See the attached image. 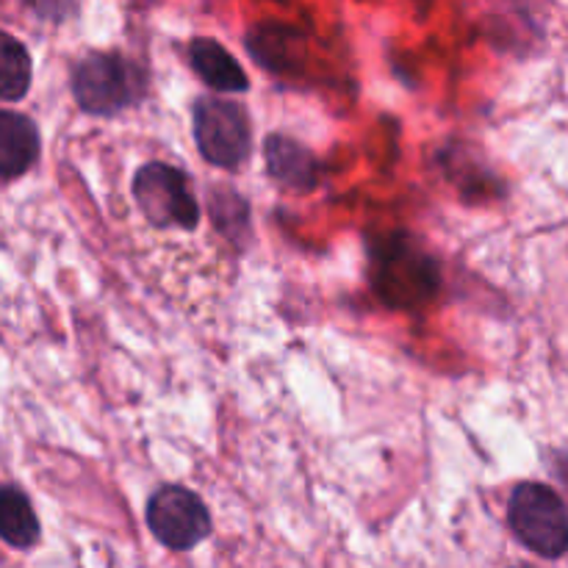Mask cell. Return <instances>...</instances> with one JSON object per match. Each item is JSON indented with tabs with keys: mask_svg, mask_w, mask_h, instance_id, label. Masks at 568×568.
I'll use <instances>...</instances> for the list:
<instances>
[{
	"mask_svg": "<svg viewBox=\"0 0 568 568\" xmlns=\"http://www.w3.org/2000/svg\"><path fill=\"white\" fill-rule=\"evenodd\" d=\"M144 72L120 53H89L72 72V94L87 114H120L144 94Z\"/></svg>",
	"mask_w": 568,
	"mask_h": 568,
	"instance_id": "obj_2",
	"label": "cell"
},
{
	"mask_svg": "<svg viewBox=\"0 0 568 568\" xmlns=\"http://www.w3.org/2000/svg\"><path fill=\"white\" fill-rule=\"evenodd\" d=\"M31 55H28L26 44L14 39L11 33L0 31V100L6 103H17L28 94L31 87Z\"/></svg>",
	"mask_w": 568,
	"mask_h": 568,
	"instance_id": "obj_11",
	"label": "cell"
},
{
	"mask_svg": "<svg viewBox=\"0 0 568 568\" xmlns=\"http://www.w3.org/2000/svg\"><path fill=\"white\" fill-rule=\"evenodd\" d=\"M150 532L164 544L166 549L186 552L211 532V516L203 499L181 486H161L150 497L148 505Z\"/></svg>",
	"mask_w": 568,
	"mask_h": 568,
	"instance_id": "obj_6",
	"label": "cell"
},
{
	"mask_svg": "<svg viewBox=\"0 0 568 568\" xmlns=\"http://www.w3.org/2000/svg\"><path fill=\"white\" fill-rule=\"evenodd\" d=\"M194 72L216 92H244L250 87L247 72L236 59L214 39H194L189 48Z\"/></svg>",
	"mask_w": 568,
	"mask_h": 568,
	"instance_id": "obj_9",
	"label": "cell"
},
{
	"mask_svg": "<svg viewBox=\"0 0 568 568\" xmlns=\"http://www.w3.org/2000/svg\"><path fill=\"white\" fill-rule=\"evenodd\" d=\"M264 150L270 175L277 183L297 189V192H311L316 186V181H320V161L311 155L308 148H303L294 139L281 136V133H272V136H266Z\"/></svg>",
	"mask_w": 568,
	"mask_h": 568,
	"instance_id": "obj_7",
	"label": "cell"
},
{
	"mask_svg": "<svg viewBox=\"0 0 568 568\" xmlns=\"http://www.w3.org/2000/svg\"><path fill=\"white\" fill-rule=\"evenodd\" d=\"M22 6L31 9L37 17H42V20L61 22L75 11L78 0H22Z\"/></svg>",
	"mask_w": 568,
	"mask_h": 568,
	"instance_id": "obj_14",
	"label": "cell"
},
{
	"mask_svg": "<svg viewBox=\"0 0 568 568\" xmlns=\"http://www.w3.org/2000/svg\"><path fill=\"white\" fill-rule=\"evenodd\" d=\"M211 216H214V225L220 227L225 236L239 239V231L247 225V203L239 197L233 189H220V192L211 194Z\"/></svg>",
	"mask_w": 568,
	"mask_h": 568,
	"instance_id": "obj_13",
	"label": "cell"
},
{
	"mask_svg": "<svg viewBox=\"0 0 568 568\" xmlns=\"http://www.w3.org/2000/svg\"><path fill=\"white\" fill-rule=\"evenodd\" d=\"M39 131L28 116L0 111V178H20L37 164Z\"/></svg>",
	"mask_w": 568,
	"mask_h": 568,
	"instance_id": "obj_8",
	"label": "cell"
},
{
	"mask_svg": "<svg viewBox=\"0 0 568 568\" xmlns=\"http://www.w3.org/2000/svg\"><path fill=\"white\" fill-rule=\"evenodd\" d=\"M250 50L261 64L275 72H288L297 67V37L288 28H255L250 33Z\"/></svg>",
	"mask_w": 568,
	"mask_h": 568,
	"instance_id": "obj_12",
	"label": "cell"
},
{
	"mask_svg": "<svg viewBox=\"0 0 568 568\" xmlns=\"http://www.w3.org/2000/svg\"><path fill=\"white\" fill-rule=\"evenodd\" d=\"M514 568H532V566H514Z\"/></svg>",
	"mask_w": 568,
	"mask_h": 568,
	"instance_id": "obj_15",
	"label": "cell"
},
{
	"mask_svg": "<svg viewBox=\"0 0 568 568\" xmlns=\"http://www.w3.org/2000/svg\"><path fill=\"white\" fill-rule=\"evenodd\" d=\"M369 283L388 308L414 311L436 297L442 270L422 242L399 231L369 244Z\"/></svg>",
	"mask_w": 568,
	"mask_h": 568,
	"instance_id": "obj_1",
	"label": "cell"
},
{
	"mask_svg": "<svg viewBox=\"0 0 568 568\" xmlns=\"http://www.w3.org/2000/svg\"><path fill=\"white\" fill-rule=\"evenodd\" d=\"M133 197L150 225L192 231L200 222L197 200L189 189L186 172L170 164H144L133 178Z\"/></svg>",
	"mask_w": 568,
	"mask_h": 568,
	"instance_id": "obj_4",
	"label": "cell"
},
{
	"mask_svg": "<svg viewBox=\"0 0 568 568\" xmlns=\"http://www.w3.org/2000/svg\"><path fill=\"white\" fill-rule=\"evenodd\" d=\"M194 139L205 161L222 170H236L250 153V120L239 103L200 98L194 105Z\"/></svg>",
	"mask_w": 568,
	"mask_h": 568,
	"instance_id": "obj_5",
	"label": "cell"
},
{
	"mask_svg": "<svg viewBox=\"0 0 568 568\" xmlns=\"http://www.w3.org/2000/svg\"><path fill=\"white\" fill-rule=\"evenodd\" d=\"M0 538L14 549H31L39 541L31 499L14 486H0Z\"/></svg>",
	"mask_w": 568,
	"mask_h": 568,
	"instance_id": "obj_10",
	"label": "cell"
},
{
	"mask_svg": "<svg viewBox=\"0 0 568 568\" xmlns=\"http://www.w3.org/2000/svg\"><path fill=\"white\" fill-rule=\"evenodd\" d=\"M566 483H568V469H566Z\"/></svg>",
	"mask_w": 568,
	"mask_h": 568,
	"instance_id": "obj_16",
	"label": "cell"
},
{
	"mask_svg": "<svg viewBox=\"0 0 568 568\" xmlns=\"http://www.w3.org/2000/svg\"><path fill=\"white\" fill-rule=\"evenodd\" d=\"M516 538L541 558H564L568 552V510L558 491L544 483L516 486L508 508Z\"/></svg>",
	"mask_w": 568,
	"mask_h": 568,
	"instance_id": "obj_3",
	"label": "cell"
}]
</instances>
